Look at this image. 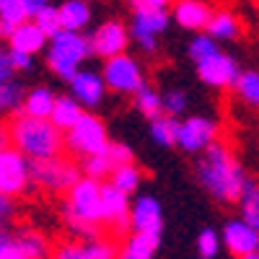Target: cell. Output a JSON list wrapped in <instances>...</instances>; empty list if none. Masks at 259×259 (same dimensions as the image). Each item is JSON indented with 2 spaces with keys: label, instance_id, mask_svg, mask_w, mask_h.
Listing matches in <instances>:
<instances>
[{
  "label": "cell",
  "instance_id": "13",
  "mask_svg": "<svg viewBox=\"0 0 259 259\" xmlns=\"http://www.w3.org/2000/svg\"><path fill=\"white\" fill-rule=\"evenodd\" d=\"M127 226H133L135 233H150V236H161L163 231V215L161 205L156 197L143 194L135 200V205H130V221Z\"/></svg>",
  "mask_w": 259,
  "mask_h": 259
},
{
  "label": "cell",
  "instance_id": "32",
  "mask_svg": "<svg viewBox=\"0 0 259 259\" xmlns=\"http://www.w3.org/2000/svg\"><path fill=\"white\" fill-rule=\"evenodd\" d=\"M34 26L45 34L47 39L50 36H55L57 31H62V26H60V16H57V6H47V8H41L34 18Z\"/></svg>",
  "mask_w": 259,
  "mask_h": 259
},
{
  "label": "cell",
  "instance_id": "27",
  "mask_svg": "<svg viewBox=\"0 0 259 259\" xmlns=\"http://www.w3.org/2000/svg\"><path fill=\"white\" fill-rule=\"evenodd\" d=\"M177 133H179V119L177 117H156L150 119V135L158 145H177Z\"/></svg>",
  "mask_w": 259,
  "mask_h": 259
},
{
  "label": "cell",
  "instance_id": "9",
  "mask_svg": "<svg viewBox=\"0 0 259 259\" xmlns=\"http://www.w3.org/2000/svg\"><path fill=\"white\" fill-rule=\"evenodd\" d=\"M91 55H99L109 60L114 55H122L130 45V31L122 21H104V24L89 36Z\"/></svg>",
  "mask_w": 259,
  "mask_h": 259
},
{
  "label": "cell",
  "instance_id": "40",
  "mask_svg": "<svg viewBox=\"0 0 259 259\" xmlns=\"http://www.w3.org/2000/svg\"><path fill=\"white\" fill-rule=\"evenodd\" d=\"M8 60H11L13 73H26V70H31V65H34V57L31 55L16 52V50H8Z\"/></svg>",
  "mask_w": 259,
  "mask_h": 259
},
{
  "label": "cell",
  "instance_id": "34",
  "mask_svg": "<svg viewBox=\"0 0 259 259\" xmlns=\"http://www.w3.org/2000/svg\"><path fill=\"white\" fill-rule=\"evenodd\" d=\"M218 50H221L218 41H215L210 34H197V36L192 39V45H189V57L194 62H200V60L210 57L212 52H218Z\"/></svg>",
  "mask_w": 259,
  "mask_h": 259
},
{
  "label": "cell",
  "instance_id": "11",
  "mask_svg": "<svg viewBox=\"0 0 259 259\" xmlns=\"http://www.w3.org/2000/svg\"><path fill=\"white\" fill-rule=\"evenodd\" d=\"M197 75L202 78V83L212 85V89H228V85H233L236 75H239V62L218 50L197 62Z\"/></svg>",
  "mask_w": 259,
  "mask_h": 259
},
{
  "label": "cell",
  "instance_id": "24",
  "mask_svg": "<svg viewBox=\"0 0 259 259\" xmlns=\"http://www.w3.org/2000/svg\"><path fill=\"white\" fill-rule=\"evenodd\" d=\"M16 239H18L21 251H24L26 259H50L52 246H50L47 236L41 231H36V228H21L16 233Z\"/></svg>",
  "mask_w": 259,
  "mask_h": 259
},
{
  "label": "cell",
  "instance_id": "36",
  "mask_svg": "<svg viewBox=\"0 0 259 259\" xmlns=\"http://www.w3.org/2000/svg\"><path fill=\"white\" fill-rule=\"evenodd\" d=\"M0 18L3 21H11V24H21L26 21V13H24V6L21 0H0Z\"/></svg>",
  "mask_w": 259,
  "mask_h": 259
},
{
  "label": "cell",
  "instance_id": "25",
  "mask_svg": "<svg viewBox=\"0 0 259 259\" xmlns=\"http://www.w3.org/2000/svg\"><path fill=\"white\" fill-rule=\"evenodd\" d=\"M112 187L114 189H119L122 194H133L138 187H140V182H143V174H140V168L135 166V163H124V166H117V168H112Z\"/></svg>",
  "mask_w": 259,
  "mask_h": 259
},
{
  "label": "cell",
  "instance_id": "31",
  "mask_svg": "<svg viewBox=\"0 0 259 259\" xmlns=\"http://www.w3.org/2000/svg\"><path fill=\"white\" fill-rule=\"evenodd\" d=\"M112 161H109V153L106 150H101V153H94L89 158H83V174L89 177V179H96L101 182L104 177H109L112 174Z\"/></svg>",
  "mask_w": 259,
  "mask_h": 259
},
{
  "label": "cell",
  "instance_id": "2",
  "mask_svg": "<svg viewBox=\"0 0 259 259\" xmlns=\"http://www.w3.org/2000/svg\"><path fill=\"white\" fill-rule=\"evenodd\" d=\"M11 148H16L29 161H45L62 153V133L50 119H36L24 112H16L8 122Z\"/></svg>",
  "mask_w": 259,
  "mask_h": 259
},
{
  "label": "cell",
  "instance_id": "44",
  "mask_svg": "<svg viewBox=\"0 0 259 259\" xmlns=\"http://www.w3.org/2000/svg\"><path fill=\"white\" fill-rule=\"evenodd\" d=\"M133 8H166L171 0H130Z\"/></svg>",
  "mask_w": 259,
  "mask_h": 259
},
{
  "label": "cell",
  "instance_id": "16",
  "mask_svg": "<svg viewBox=\"0 0 259 259\" xmlns=\"http://www.w3.org/2000/svg\"><path fill=\"white\" fill-rule=\"evenodd\" d=\"M223 241H226V246H228L236 256H244V254L256 251V246H259V233H256V228H251V226L244 223V221H231V223H226V228H223Z\"/></svg>",
  "mask_w": 259,
  "mask_h": 259
},
{
  "label": "cell",
  "instance_id": "17",
  "mask_svg": "<svg viewBox=\"0 0 259 259\" xmlns=\"http://www.w3.org/2000/svg\"><path fill=\"white\" fill-rule=\"evenodd\" d=\"M212 8L207 0H177L174 3V18L182 29H189V31H200L205 29L207 18H210Z\"/></svg>",
  "mask_w": 259,
  "mask_h": 259
},
{
  "label": "cell",
  "instance_id": "4",
  "mask_svg": "<svg viewBox=\"0 0 259 259\" xmlns=\"http://www.w3.org/2000/svg\"><path fill=\"white\" fill-rule=\"evenodd\" d=\"M89 55H91L89 36H83L80 31H57L55 36H50L47 62H50V70L57 73V78L70 80L80 70V62Z\"/></svg>",
  "mask_w": 259,
  "mask_h": 259
},
{
  "label": "cell",
  "instance_id": "15",
  "mask_svg": "<svg viewBox=\"0 0 259 259\" xmlns=\"http://www.w3.org/2000/svg\"><path fill=\"white\" fill-rule=\"evenodd\" d=\"M168 26V11L166 8H135L133 13V29H130V36L140 39H158Z\"/></svg>",
  "mask_w": 259,
  "mask_h": 259
},
{
  "label": "cell",
  "instance_id": "28",
  "mask_svg": "<svg viewBox=\"0 0 259 259\" xmlns=\"http://www.w3.org/2000/svg\"><path fill=\"white\" fill-rule=\"evenodd\" d=\"M233 91L241 101L254 106L259 101V75H256V70H239V75L233 80Z\"/></svg>",
  "mask_w": 259,
  "mask_h": 259
},
{
  "label": "cell",
  "instance_id": "12",
  "mask_svg": "<svg viewBox=\"0 0 259 259\" xmlns=\"http://www.w3.org/2000/svg\"><path fill=\"white\" fill-rule=\"evenodd\" d=\"M99 202H101V226H109L114 233H122L127 228V221H130L127 194H122L112 184H101Z\"/></svg>",
  "mask_w": 259,
  "mask_h": 259
},
{
  "label": "cell",
  "instance_id": "7",
  "mask_svg": "<svg viewBox=\"0 0 259 259\" xmlns=\"http://www.w3.org/2000/svg\"><path fill=\"white\" fill-rule=\"evenodd\" d=\"M101 80L109 91L114 94H135L138 89L145 85V75L143 68L135 57H130L127 52L114 55L104 62V70H101Z\"/></svg>",
  "mask_w": 259,
  "mask_h": 259
},
{
  "label": "cell",
  "instance_id": "48",
  "mask_svg": "<svg viewBox=\"0 0 259 259\" xmlns=\"http://www.w3.org/2000/svg\"><path fill=\"white\" fill-rule=\"evenodd\" d=\"M3 233H6V228H0V236H3Z\"/></svg>",
  "mask_w": 259,
  "mask_h": 259
},
{
  "label": "cell",
  "instance_id": "3",
  "mask_svg": "<svg viewBox=\"0 0 259 259\" xmlns=\"http://www.w3.org/2000/svg\"><path fill=\"white\" fill-rule=\"evenodd\" d=\"M99 192H101V182L80 177L68 189V200H65V221L73 228V233L83 236L85 241L99 239V226H101Z\"/></svg>",
  "mask_w": 259,
  "mask_h": 259
},
{
  "label": "cell",
  "instance_id": "35",
  "mask_svg": "<svg viewBox=\"0 0 259 259\" xmlns=\"http://www.w3.org/2000/svg\"><path fill=\"white\" fill-rule=\"evenodd\" d=\"M197 251H200L202 259H215L218 251H221V236L212 228H205L200 233V239H197Z\"/></svg>",
  "mask_w": 259,
  "mask_h": 259
},
{
  "label": "cell",
  "instance_id": "41",
  "mask_svg": "<svg viewBox=\"0 0 259 259\" xmlns=\"http://www.w3.org/2000/svg\"><path fill=\"white\" fill-rule=\"evenodd\" d=\"M16 215V202L13 197H6V194H0V228H6Z\"/></svg>",
  "mask_w": 259,
  "mask_h": 259
},
{
  "label": "cell",
  "instance_id": "45",
  "mask_svg": "<svg viewBox=\"0 0 259 259\" xmlns=\"http://www.w3.org/2000/svg\"><path fill=\"white\" fill-rule=\"evenodd\" d=\"M13 29H16V24H11V21H3V18H0V41H8V36L13 34Z\"/></svg>",
  "mask_w": 259,
  "mask_h": 259
},
{
  "label": "cell",
  "instance_id": "30",
  "mask_svg": "<svg viewBox=\"0 0 259 259\" xmlns=\"http://www.w3.org/2000/svg\"><path fill=\"white\" fill-rule=\"evenodd\" d=\"M133 96H135V109L140 114H145L148 119L161 117V94L156 89H150V85L145 83L143 89H138Z\"/></svg>",
  "mask_w": 259,
  "mask_h": 259
},
{
  "label": "cell",
  "instance_id": "39",
  "mask_svg": "<svg viewBox=\"0 0 259 259\" xmlns=\"http://www.w3.org/2000/svg\"><path fill=\"white\" fill-rule=\"evenodd\" d=\"M106 153H109L112 166H124V163H133V150H130L124 143H109L106 145Z\"/></svg>",
  "mask_w": 259,
  "mask_h": 259
},
{
  "label": "cell",
  "instance_id": "37",
  "mask_svg": "<svg viewBox=\"0 0 259 259\" xmlns=\"http://www.w3.org/2000/svg\"><path fill=\"white\" fill-rule=\"evenodd\" d=\"M0 259H26L21 251V244L16 239V233H3L0 236Z\"/></svg>",
  "mask_w": 259,
  "mask_h": 259
},
{
  "label": "cell",
  "instance_id": "33",
  "mask_svg": "<svg viewBox=\"0 0 259 259\" xmlns=\"http://www.w3.org/2000/svg\"><path fill=\"white\" fill-rule=\"evenodd\" d=\"M161 112L166 117H179L187 112V94L179 89H171L161 96Z\"/></svg>",
  "mask_w": 259,
  "mask_h": 259
},
{
  "label": "cell",
  "instance_id": "22",
  "mask_svg": "<svg viewBox=\"0 0 259 259\" xmlns=\"http://www.w3.org/2000/svg\"><path fill=\"white\" fill-rule=\"evenodd\" d=\"M83 114H85L83 106L73 96H57L55 106H52V114H50V122L60 130V133H68Z\"/></svg>",
  "mask_w": 259,
  "mask_h": 259
},
{
  "label": "cell",
  "instance_id": "49",
  "mask_svg": "<svg viewBox=\"0 0 259 259\" xmlns=\"http://www.w3.org/2000/svg\"><path fill=\"white\" fill-rule=\"evenodd\" d=\"M85 3H89V0H85Z\"/></svg>",
  "mask_w": 259,
  "mask_h": 259
},
{
  "label": "cell",
  "instance_id": "46",
  "mask_svg": "<svg viewBox=\"0 0 259 259\" xmlns=\"http://www.w3.org/2000/svg\"><path fill=\"white\" fill-rule=\"evenodd\" d=\"M11 145V138H8V127L0 124V148H8Z\"/></svg>",
  "mask_w": 259,
  "mask_h": 259
},
{
  "label": "cell",
  "instance_id": "38",
  "mask_svg": "<svg viewBox=\"0 0 259 259\" xmlns=\"http://www.w3.org/2000/svg\"><path fill=\"white\" fill-rule=\"evenodd\" d=\"M50 259H85V249L78 241H65L50 254Z\"/></svg>",
  "mask_w": 259,
  "mask_h": 259
},
{
  "label": "cell",
  "instance_id": "21",
  "mask_svg": "<svg viewBox=\"0 0 259 259\" xmlns=\"http://www.w3.org/2000/svg\"><path fill=\"white\" fill-rule=\"evenodd\" d=\"M55 99L57 96L52 94V89H47V85H36V89L24 94V104H21L18 112H24L29 117H36V119H50Z\"/></svg>",
  "mask_w": 259,
  "mask_h": 259
},
{
  "label": "cell",
  "instance_id": "5",
  "mask_svg": "<svg viewBox=\"0 0 259 259\" xmlns=\"http://www.w3.org/2000/svg\"><path fill=\"white\" fill-rule=\"evenodd\" d=\"M29 179H31V184H36L41 189L68 192L80 179V171L73 161L55 156V158H45V161H29Z\"/></svg>",
  "mask_w": 259,
  "mask_h": 259
},
{
  "label": "cell",
  "instance_id": "26",
  "mask_svg": "<svg viewBox=\"0 0 259 259\" xmlns=\"http://www.w3.org/2000/svg\"><path fill=\"white\" fill-rule=\"evenodd\" d=\"M239 207H241V221L249 223L251 228H256L259 226V189L251 179L244 184V192L239 197Z\"/></svg>",
  "mask_w": 259,
  "mask_h": 259
},
{
  "label": "cell",
  "instance_id": "19",
  "mask_svg": "<svg viewBox=\"0 0 259 259\" xmlns=\"http://www.w3.org/2000/svg\"><path fill=\"white\" fill-rule=\"evenodd\" d=\"M205 34H210L215 41H231L239 39L241 34V21L231 11H212L207 24H205Z\"/></svg>",
  "mask_w": 259,
  "mask_h": 259
},
{
  "label": "cell",
  "instance_id": "14",
  "mask_svg": "<svg viewBox=\"0 0 259 259\" xmlns=\"http://www.w3.org/2000/svg\"><path fill=\"white\" fill-rule=\"evenodd\" d=\"M70 94L73 99L83 106H89V109H94V106H99L106 96V85L101 80V73L96 70H78L73 78H70Z\"/></svg>",
  "mask_w": 259,
  "mask_h": 259
},
{
  "label": "cell",
  "instance_id": "47",
  "mask_svg": "<svg viewBox=\"0 0 259 259\" xmlns=\"http://www.w3.org/2000/svg\"><path fill=\"white\" fill-rule=\"evenodd\" d=\"M239 259H259V256H256V251H251V254H244V256H239Z\"/></svg>",
  "mask_w": 259,
  "mask_h": 259
},
{
  "label": "cell",
  "instance_id": "1",
  "mask_svg": "<svg viewBox=\"0 0 259 259\" xmlns=\"http://www.w3.org/2000/svg\"><path fill=\"white\" fill-rule=\"evenodd\" d=\"M197 179L218 202H239L244 184L249 182L241 161L233 156V150L226 143L212 140L197 161Z\"/></svg>",
  "mask_w": 259,
  "mask_h": 259
},
{
  "label": "cell",
  "instance_id": "43",
  "mask_svg": "<svg viewBox=\"0 0 259 259\" xmlns=\"http://www.w3.org/2000/svg\"><path fill=\"white\" fill-rule=\"evenodd\" d=\"M21 6H24L26 18H34L41 8H47V6H50V0H21Z\"/></svg>",
  "mask_w": 259,
  "mask_h": 259
},
{
  "label": "cell",
  "instance_id": "23",
  "mask_svg": "<svg viewBox=\"0 0 259 259\" xmlns=\"http://www.w3.org/2000/svg\"><path fill=\"white\" fill-rule=\"evenodd\" d=\"M161 244V236H150V233H133L124 241L122 251L117 254L119 259H153L156 249Z\"/></svg>",
  "mask_w": 259,
  "mask_h": 259
},
{
  "label": "cell",
  "instance_id": "10",
  "mask_svg": "<svg viewBox=\"0 0 259 259\" xmlns=\"http://www.w3.org/2000/svg\"><path fill=\"white\" fill-rule=\"evenodd\" d=\"M218 140V124L207 117H189L179 122L177 133V145H182L187 153H202V150Z\"/></svg>",
  "mask_w": 259,
  "mask_h": 259
},
{
  "label": "cell",
  "instance_id": "29",
  "mask_svg": "<svg viewBox=\"0 0 259 259\" xmlns=\"http://www.w3.org/2000/svg\"><path fill=\"white\" fill-rule=\"evenodd\" d=\"M24 94L26 89L18 80H0V112H18L24 104Z\"/></svg>",
  "mask_w": 259,
  "mask_h": 259
},
{
  "label": "cell",
  "instance_id": "6",
  "mask_svg": "<svg viewBox=\"0 0 259 259\" xmlns=\"http://www.w3.org/2000/svg\"><path fill=\"white\" fill-rule=\"evenodd\" d=\"M62 145H68L70 153L80 156V158L101 153V150H106V145H109V140H106V127L96 114H83L68 130V135L62 138Z\"/></svg>",
  "mask_w": 259,
  "mask_h": 259
},
{
  "label": "cell",
  "instance_id": "8",
  "mask_svg": "<svg viewBox=\"0 0 259 259\" xmlns=\"http://www.w3.org/2000/svg\"><path fill=\"white\" fill-rule=\"evenodd\" d=\"M29 158H24L16 148H0V194L18 197L29 189Z\"/></svg>",
  "mask_w": 259,
  "mask_h": 259
},
{
  "label": "cell",
  "instance_id": "20",
  "mask_svg": "<svg viewBox=\"0 0 259 259\" xmlns=\"http://www.w3.org/2000/svg\"><path fill=\"white\" fill-rule=\"evenodd\" d=\"M62 31H83L91 24V6L85 0H65L57 8Z\"/></svg>",
  "mask_w": 259,
  "mask_h": 259
},
{
  "label": "cell",
  "instance_id": "18",
  "mask_svg": "<svg viewBox=\"0 0 259 259\" xmlns=\"http://www.w3.org/2000/svg\"><path fill=\"white\" fill-rule=\"evenodd\" d=\"M8 45H11L8 50L26 52V55H31V57H34L36 52L45 50L47 36L34 26V21H31V18H26V21H21V24L13 29V34L8 36Z\"/></svg>",
  "mask_w": 259,
  "mask_h": 259
},
{
  "label": "cell",
  "instance_id": "42",
  "mask_svg": "<svg viewBox=\"0 0 259 259\" xmlns=\"http://www.w3.org/2000/svg\"><path fill=\"white\" fill-rule=\"evenodd\" d=\"M8 78H13V68L8 60V47L0 41V80H8Z\"/></svg>",
  "mask_w": 259,
  "mask_h": 259
}]
</instances>
